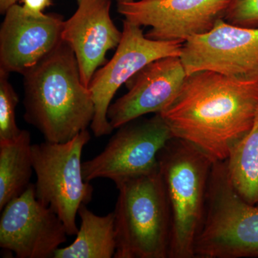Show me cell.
<instances>
[{"instance_id": "cell-12", "label": "cell", "mask_w": 258, "mask_h": 258, "mask_svg": "<svg viewBox=\"0 0 258 258\" xmlns=\"http://www.w3.org/2000/svg\"><path fill=\"white\" fill-rule=\"evenodd\" d=\"M0 28V69L23 75L62 41L60 15H33L15 4L5 13Z\"/></svg>"}, {"instance_id": "cell-19", "label": "cell", "mask_w": 258, "mask_h": 258, "mask_svg": "<svg viewBox=\"0 0 258 258\" xmlns=\"http://www.w3.org/2000/svg\"><path fill=\"white\" fill-rule=\"evenodd\" d=\"M224 20L236 26L258 28V0H230Z\"/></svg>"}, {"instance_id": "cell-11", "label": "cell", "mask_w": 258, "mask_h": 258, "mask_svg": "<svg viewBox=\"0 0 258 258\" xmlns=\"http://www.w3.org/2000/svg\"><path fill=\"white\" fill-rule=\"evenodd\" d=\"M67 235L58 215L37 200L32 183L2 210L0 247L16 257H53Z\"/></svg>"}, {"instance_id": "cell-15", "label": "cell", "mask_w": 258, "mask_h": 258, "mask_svg": "<svg viewBox=\"0 0 258 258\" xmlns=\"http://www.w3.org/2000/svg\"><path fill=\"white\" fill-rule=\"evenodd\" d=\"M87 205L80 207L81 227L74 242L60 247L54 258H111L116 251L114 212L104 216L95 215Z\"/></svg>"}, {"instance_id": "cell-1", "label": "cell", "mask_w": 258, "mask_h": 258, "mask_svg": "<svg viewBox=\"0 0 258 258\" xmlns=\"http://www.w3.org/2000/svg\"><path fill=\"white\" fill-rule=\"evenodd\" d=\"M159 114L174 137L213 162L226 161L257 123L258 81H237L210 71L193 73Z\"/></svg>"}, {"instance_id": "cell-5", "label": "cell", "mask_w": 258, "mask_h": 258, "mask_svg": "<svg viewBox=\"0 0 258 258\" xmlns=\"http://www.w3.org/2000/svg\"><path fill=\"white\" fill-rule=\"evenodd\" d=\"M195 254L197 258L258 257V203L251 205L235 191L225 161L212 166Z\"/></svg>"}, {"instance_id": "cell-4", "label": "cell", "mask_w": 258, "mask_h": 258, "mask_svg": "<svg viewBox=\"0 0 258 258\" xmlns=\"http://www.w3.org/2000/svg\"><path fill=\"white\" fill-rule=\"evenodd\" d=\"M115 258H169L171 216L160 171L115 184Z\"/></svg>"}, {"instance_id": "cell-6", "label": "cell", "mask_w": 258, "mask_h": 258, "mask_svg": "<svg viewBox=\"0 0 258 258\" xmlns=\"http://www.w3.org/2000/svg\"><path fill=\"white\" fill-rule=\"evenodd\" d=\"M90 139L87 129L64 143L45 141L32 145L35 196L58 215L69 235H76L79 231L76 217L80 207L92 200L93 188L83 177L81 161Z\"/></svg>"}, {"instance_id": "cell-9", "label": "cell", "mask_w": 258, "mask_h": 258, "mask_svg": "<svg viewBox=\"0 0 258 258\" xmlns=\"http://www.w3.org/2000/svg\"><path fill=\"white\" fill-rule=\"evenodd\" d=\"M181 62L187 75L210 71L242 81H258V28L219 20L210 32L183 42Z\"/></svg>"}, {"instance_id": "cell-21", "label": "cell", "mask_w": 258, "mask_h": 258, "mask_svg": "<svg viewBox=\"0 0 258 258\" xmlns=\"http://www.w3.org/2000/svg\"><path fill=\"white\" fill-rule=\"evenodd\" d=\"M19 0H0V13L5 14L10 7L17 4Z\"/></svg>"}, {"instance_id": "cell-2", "label": "cell", "mask_w": 258, "mask_h": 258, "mask_svg": "<svg viewBox=\"0 0 258 258\" xmlns=\"http://www.w3.org/2000/svg\"><path fill=\"white\" fill-rule=\"evenodd\" d=\"M24 119L46 142L64 143L91 126L94 103L74 50L62 40L23 75Z\"/></svg>"}, {"instance_id": "cell-3", "label": "cell", "mask_w": 258, "mask_h": 258, "mask_svg": "<svg viewBox=\"0 0 258 258\" xmlns=\"http://www.w3.org/2000/svg\"><path fill=\"white\" fill-rule=\"evenodd\" d=\"M158 162L171 210L169 258H195V242L205 220L214 162L176 137L161 149Z\"/></svg>"}, {"instance_id": "cell-14", "label": "cell", "mask_w": 258, "mask_h": 258, "mask_svg": "<svg viewBox=\"0 0 258 258\" xmlns=\"http://www.w3.org/2000/svg\"><path fill=\"white\" fill-rule=\"evenodd\" d=\"M77 10L64 22L62 40L74 50L81 80L88 88L95 73L106 62L107 52L122 37L111 18V0H76Z\"/></svg>"}, {"instance_id": "cell-10", "label": "cell", "mask_w": 258, "mask_h": 258, "mask_svg": "<svg viewBox=\"0 0 258 258\" xmlns=\"http://www.w3.org/2000/svg\"><path fill=\"white\" fill-rule=\"evenodd\" d=\"M230 0H139L119 3L125 20L150 27L146 37L159 41L184 42L210 32L225 18Z\"/></svg>"}, {"instance_id": "cell-8", "label": "cell", "mask_w": 258, "mask_h": 258, "mask_svg": "<svg viewBox=\"0 0 258 258\" xmlns=\"http://www.w3.org/2000/svg\"><path fill=\"white\" fill-rule=\"evenodd\" d=\"M182 42L159 41L146 37L139 25L123 21L122 37L113 57L95 73L89 88L94 103L91 128L95 137L109 135L113 128L108 111L115 93L148 64L181 55Z\"/></svg>"}, {"instance_id": "cell-13", "label": "cell", "mask_w": 258, "mask_h": 258, "mask_svg": "<svg viewBox=\"0 0 258 258\" xmlns=\"http://www.w3.org/2000/svg\"><path fill=\"white\" fill-rule=\"evenodd\" d=\"M187 74L178 56L148 64L128 83V91L112 103L108 118L113 129L149 113H160L175 99Z\"/></svg>"}, {"instance_id": "cell-22", "label": "cell", "mask_w": 258, "mask_h": 258, "mask_svg": "<svg viewBox=\"0 0 258 258\" xmlns=\"http://www.w3.org/2000/svg\"><path fill=\"white\" fill-rule=\"evenodd\" d=\"M134 1H135V0H117V3L119 4V3H132V2Z\"/></svg>"}, {"instance_id": "cell-7", "label": "cell", "mask_w": 258, "mask_h": 258, "mask_svg": "<svg viewBox=\"0 0 258 258\" xmlns=\"http://www.w3.org/2000/svg\"><path fill=\"white\" fill-rule=\"evenodd\" d=\"M172 132L159 113L128 122L117 128L98 155L83 162V174L88 182L106 178L115 184L159 169L158 154Z\"/></svg>"}, {"instance_id": "cell-18", "label": "cell", "mask_w": 258, "mask_h": 258, "mask_svg": "<svg viewBox=\"0 0 258 258\" xmlns=\"http://www.w3.org/2000/svg\"><path fill=\"white\" fill-rule=\"evenodd\" d=\"M9 74L0 69V141L15 139L22 132L16 122L19 97L10 83Z\"/></svg>"}, {"instance_id": "cell-17", "label": "cell", "mask_w": 258, "mask_h": 258, "mask_svg": "<svg viewBox=\"0 0 258 258\" xmlns=\"http://www.w3.org/2000/svg\"><path fill=\"white\" fill-rule=\"evenodd\" d=\"M234 189L251 205L258 203V120L225 161Z\"/></svg>"}, {"instance_id": "cell-20", "label": "cell", "mask_w": 258, "mask_h": 258, "mask_svg": "<svg viewBox=\"0 0 258 258\" xmlns=\"http://www.w3.org/2000/svg\"><path fill=\"white\" fill-rule=\"evenodd\" d=\"M27 13L33 15L43 14L44 10L52 5V0H21Z\"/></svg>"}, {"instance_id": "cell-16", "label": "cell", "mask_w": 258, "mask_h": 258, "mask_svg": "<svg viewBox=\"0 0 258 258\" xmlns=\"http://www.w3.org/2000/svg\"><path fill=\"white\" fill-rule=\"evenodd\" d=\"M31 136L22 130L18 137L0 141V210L23 195L32 184L34 171Z\"/></svg>"}]
</instances>
